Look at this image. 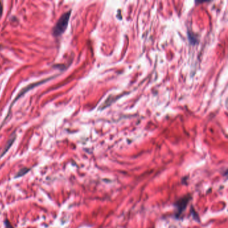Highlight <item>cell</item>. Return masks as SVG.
Instances as JSON below:
<instances>
[{
  "instance_id": "1",
  "label": "cell",
  "mask_w": 228,
  "mask_h": 228,
  "mask_svg": "<svg viewBox=\"0 0 228 228\" xmlns=\"http://www.w3.org/2000/svg\"><path fill=\"white\" fill-rule=\"evenodd\" d=\"M192 198L191 195L188 194L187 195H184L183 197H181L177 201H176L174 203V207L175 208V218L176 219H180L183 213L185 210L188 205Z\"/></svg>"
},
{
  "instance_id": "2",
  "label": "cell",
  "mask_w": 228,
  "mask_h": 228,
  "mask_svg": "<svg viewBox=\"0 0 228 228\" xmlns=\"http://www.w3.org/2000/svg\"><path fill=\"white\" fill-rule=\"evenodd\" d=\"M70 13L71 12H68L61 16L60 20H58L57 23L56 24L54 28L53 34L54 36H60L66 30L68 24Z\"/></svg>"
},
{
  "instance_id": "3",
  "label": "cell",
  "mask_w": 228,
  "mask_h": 228,
  "mask_svg": "<svg viewBox=\"0 0 228 228\" xmlns=\"http://www.w3.org/2000/svg\"><path fill=\"white\" fill-rule=\"evenodd\" d=\"M28 171H29V169H27L26 168V169H21L20 171V172L18 173V175H17V176H16V177H20V176L23 175H24V174H26L27 172H28Z\"/></svg>"
},
{
  "instance_id": "4",
  "label": "cell",
  "mask_w": 228,
  "mask_h": 228,
  "mask_svg": "<svg viewBox=\"0 0 228 228\" xmlns=\"http://www.w3.org/2000/svg\"><path fill=\"white\" fill-rule=\"evenodd\" d=\"M5 226H6V228H13V227L11 226V224L9 223L8 221H5Z\"/></svg>"
},
{
  "instance_id": "5",
  "label": "cell",
  "mask_w": 228,
  "mask_h": 228,
  "mask_svg": "<svg viewBox=\"0 0 228 228\" xmlns=\"http://www.w3.org/2000/svg\"><path fill=\"white\" fill-rule=\"evenodd\" d=\"M2 13H3V5L1 4V3L0 2V16L1 15Z\"/></svg>"
}]
</instances>
